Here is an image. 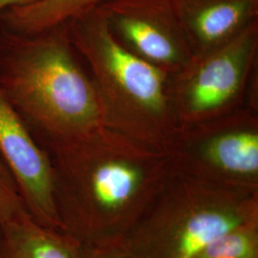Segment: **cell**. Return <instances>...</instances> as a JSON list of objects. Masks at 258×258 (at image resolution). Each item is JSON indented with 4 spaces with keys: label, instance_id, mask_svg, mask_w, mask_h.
Listing matches in <instances>:
<instances>
[{
    "label": "cell",
    "instance_id": "obj_5",
    "mask_svg": "<svg viewBox=\"0 0 258 258\" xmlns=\"http://www.w3.org/2000/svg\"><path fill=\"white\" fill-rule=\"evenodd\" d=\"M166 152L173 173L258 191L257 104L181 126Z\"/></svg>",
    "mask_w": 258,
    "mask_h": 258
},
{
    "label": "cell",
    "instance_id": "obj_8",
    "mask_svg": "<svg viewBox=\"0 0 258 258\" xmlns=\"http://www.w3.org/2000/svg\"><path fill=\"white\" fill-rule=\"evenodd\" d=\"M0 158L15 180L30 215L47 228L61 231L49 157L1 94Z\"/></svg>",
    "mask_w": 258,
    "mask_h": 258
},
{
    "label": "cell",
    "instance_id": "obj_12",
    "mask_svg": "<svg viewBox=\"0 0 258 258\" xmlns=\"http://www.w3.org/2000/svg\"><path fill=\"white\" fill-rule=\"evenodd\" d=\"M196 258H258V221L226 231L207 245Z\"/></svg>",
    "mask_w": 258,
    "mask_h": 258
},
{
    "label": "cell",
    "instance_id": "obj_4",
    "mask_svg": "<svg viewBox=\"0 0 258 258\" xmlns=\"http://www.w3.org/2000/svg\"><path fill=\"white\" fill-rule=\"evenodd\" d=\"M258 221V191L171 173L163 191L123 237L136 258H196L212 241Z\"/></svg>",
    "mask_w": 258,
    "mask_h": 258
},
{
    "label": "cell",
    "instance_id": "obj_10",
    "mask_svg": "<svg viewBox=\"0 0 258 258\" xmlns=\"http://www.w3.org/2000/svg\"><path fill=\"white\" fill-rule=\"evenodd\" d=\"M0 258H83V246L27 216L0 224Z\"/></svg>",
    "mask_w": 258,
    "mask_h": 258
},
{
    "label": "cell",
    "instance_id": "obj_9",
    "mask_svg": "<svg viewBox=\"0 0 258 258\" xmlns=\"http://www.w3.org/2000/svg\"><path fill=\"white\" fill-rule=\"evenodd\" d=\"M194 57L236 37L258 20V0H170Z\"/></svg>",
    "mask_w": 258,
    "mask_h": 258
},
{
    "label": "cell",
    "instance_id": "obj_11",
    "mask_svg": "<svg viewBox=\"0 0 258 258\" xmlns=\"http://www.w3.org/2000/svg\"><path fill=\"white\" fill-rule=\"evenodd\" d=\"M103 0H37L7 10L0 15V29L15 34L31 35L62 25Z\"/></svg>",
    "mask_w": 258,
    "mask_h": 258
},
{
    "label": "cell",
    "instance_id": "obj_6",
    "mask_svg": "<svg viewBox=\"0 0 258 258\" xmlns=\"http://www.w3.org/2000/svg\"><path fill=\"white\" fill-rule=\"evenodd\" d=\"M258 20L211 52L194 57L171 79V98L181 126L218 118L247 105L254 91ZM257 104V103H255Z\"/></svg>",
    "mask_w": 258,
    "mask_h": 258
},
{
    "label": "cell",
    "instance_id": "obj_1",
    "mask_svg": "<svg viewBox=\"0 0 258 258\" xmlns=\"http://www.w3.org/2000/svg\"><path fill=\"white\" fill-rule=\"evenodd\" d=\"M40 146L53 170L61 231L82 246L127 235L172 173L166 151L106 125Z\"/></svg>",
    "mask_w": 258,
    "mask_h": 258
},
{
    "label": "cell",
    "instance_id": "obj_7",
    "mask_svg": "<svg viewBox=\"0 0 258 258\" xmlns=\"http://www.w3.org/2000/svg\"><path fill=\"white\" fill-rule=\"evenodd\" d=\"M129 51L174 76L194 59L170 0H103L98 6Z\"/></svg>",
    "mask_w": 258,
    "mask_h": 258
},
{
    "label": "cell",
    "instance_id": "obj_3",
    "mask_svg": "<svg viewBox=\"0 0 258 258\" xmlns=\"http://www.w3.org/2000/svg\"><path fill=\"white\" fill-rule=\"evenodd\" d=\"M66 25L98 93L104 125L166 151L180 128L172 76L122 45L99 7Z\"/></svg>",
    "mask_w": 258,
    "mask_h": 258
},
{
    "label": "cell",
    "instance_id": "obj_15",
    "mask_svg": "<svg viewBox=\"0 0 258 258\" xmlns=\"http://www.w3.org/2000/svg\"><path fill=\"white\" fill-rule=\"evenodd\" d=\"M37 0H0V15L7 10L27 5Z\"/></svg>",
    "mask_w": 258,
    "mask_h": 258
},
{
    "label": "cell",
    "instance_id": "obj_14",
    "mask_svg": "<svg viewBox=\"0 0 258 258\" xmlns=\"http://www.w3.org/2000/svg\"><path fill=\"white\" fill-rule=\"evenodd\" d=\"M83 258H136L123 237L83 246Z\"/></svg>",
    "mask_w": 258,
    "mask_h": 258
},
{
    "label": "cell",
    "instance_id": "obj_13",
    "mask_svg": "<svg viewBox=\"0 0 258 258\" xmlns=\"http://www.w3.org/2000/svg\"><path fill=\"white\" fill-rule=\"evenodd\" d=\"M27 216L28 212L15 180L0 158V224L17 221Z\"/></svg>",
    "mask_w": 258,
    "mask_h": 258
},
{
    "label": "cell",
    "instance_id": "obj_2",
    "mask_svg": "<svg viewBox=\"0 0 258 258\" xmlns=\"http://www.w3.org/2000/svg\"><path fill=\"white\" fill-rule=\"evenodd\" d=\"M0 94L39 145L104 125L98 93L66 23L31 35L0 29Z\"/></svg>",
    "mask_w": 258,
    "mask_h": 258
}]
</instances>
